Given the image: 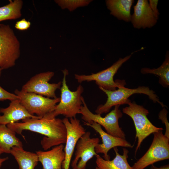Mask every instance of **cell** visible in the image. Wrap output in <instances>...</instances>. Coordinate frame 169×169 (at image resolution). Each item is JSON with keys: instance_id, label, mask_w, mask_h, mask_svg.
I'll list each match as a JSON object with an SVG mask.
<instances>
[{"instance_id": "52a82bcc", "label": "cell", "mask_w": 169, "mask_h": 169, "mask_svg": "<svg viewBox=\"0 0 169 169\" xmlns=\"http://www.w3.org/2000/svg\"><path fill=\"white\" fill-rule=\"evenodd\" d=\"M133 53L123 58H120L116 62L106 69L89 75L75 74V78L79 83L84 81H95L99 87L111 91L116 90V88L124 86L126 84L125 80L118 79L115 81L113 77L119 69L123 63L130 58Z\"/></svg>"}, {"instance_id": "8fae6325", "label": "cell", "mask_w": 169, "mask_h": 169, "mask_svg": "<svg viewBox=\"0 0 169 169\" xmlns=\"http://www.w3.org/2000/svg\"><path fill=\"white\" fill-rule=\"evenodd\" d=\"M90 132H86L79 139L76 144L75 157L72 161V169H85L88 161L98 154L95 148L99 143L98 138H91Z\"/></svg>"}, {"instance_id": "d6986e66", "label": "cell", "mask_w": 169, "mask_h": 169, "mask_svg": "<svg viewBox=\"0 0 169 169\" xmlns=\"http://www.w3.org/2000/svg\"><path fill=\"white\" fill-rule=\"evenodd\" d=\"M10 153L17 161L19 169H34L38 161L36 153L25 151L23 147H13Z\"/></svg>"}, {"instance_id": "3957f363", "label": "cell", "mask_w": 169, "mask_h": 169, "mask_svg": "<svg viewBox=\"0 0 169 169\" xmlns=\"http://www.w3.org/2000/svg\"><path fill=\"white\" fill-rule=\"evenodd\" d=\"M99 88L106 95L107 99L104 105H100L97 107L95 111L97 114L101 115L109 112L112 107L116 105L124 104L128 105L131 102L128 98L135 94L146 95L154 102L158 103L163 108L166 106L159 100L155 92L147 86H139L136 88L132 89L123 86L119 87L118 89L113 91L105 90L101 87Z\"/></svg>"}, {"instance_id": "9c48e42d", "label": "cell", "mask_w": 169, "mask_h": 169, "mask_svg": "<svg viewBox=\"0 0 169 169\" xmlns=\"http://www.w3.org/2000/svg\"><path fill=\"white\" fill-rule=\"evenodd\" d=\"M15 94L19 97L21 104L31 115L43 118L52 111L60 98L51 99L34 93L24 92L16 89Z\"/></svg>"}, {"instance_id": "4fadbf2b", "label": "cell", "mask_w": 169, "mask_h": 169, "mask_svg": "<svg viewBox=\"0 0 169 169\" xmlns=\"http://www.w3.org/2000/svg\"><path fill=\"white\" fill-rule=\"evenodd\" d=\"M84 124L93 128L100 135L102 143L97 144L95 148L96 154H103V157L105 160H110V156L108 155L109 151L111 149L117 146L132 148L133 146L125 139L112 136L105 132L101 126L98 124L92 122L90 123L83 121Z\"/></svg>"}, {"instance_id": "ba28073f", "label": "cell", "mask_w": 169, "mask_h": 169, "mask_svg": "<svg viewBox=\"0 0 169 169\" xmlns=\"http://www.w3.org/2000/svg\"><path fill=\"white\" fill-rule=\"evenodd\" d=\"M163 130L154 133L153 139L149 149L132 166L133 169H144L147 166L169 158V138Z\"/></svg>"}, {"instance_id": "8992f818", "label": "cell", "mask_w": 169, "mask_h": 169, "mask_svg": "<svg viewBox=\"0 0 169 169\" xmlns=\"http://www.w3.org/2000/svg\"><path fill=\"white\" fill-rule=\"evenodd\" d=\"M20 43L8 25H0V68L2 69L12 67L20 55Z\"/></svg>"}, {"instance_id": "44dd1931", "label": "cell", "mask_w": 169, "mask_h": 169, "mask_svg": "<svg viewBox=\"0 0 169 169\" xmlns=\"http://www.w3.org/2000/svg\"><path fill=\"white\" fill-rule=\"evenodd\" d=\"M8 4L0 7V23L3 21L16 19L21 15L23 2L21 0H9ZM0 23V25H1Z\"/></svg>"}, {"instance_id": "277c9868", "label": "cell", "mask_w": 169, "mask_h": 169, "mask_svg": "<svg viewBox=\"0 0 169 169\" xmlns=\"http://www.w3.org/2000/svg\"><path fill=\"white\" fill-rule=\"evenodd\" d=\"M81 99L83 105L81 106L79 114L82 115L81 118L84 121L88 123L92 122H96L102 126L107 133L115 137L125 139V135L119 124V119L123 116L122 112L119 109L120 105L115 106L113 110L103 117L100 115L92 112L82 96Z\"/></svg>"}, {"instance_id": "30bf717a", "label": "cell", "mask_w": 169, "mask_h": 169, "mask_svg": "<svg viewBox=\"0 0 169 169\" xmlns=\"http://www.w3.org/2000/svg\"><path fill=\"white\" fill-rule=\"evenodd\" d=\"M54 74L53 72L47 71L37 74L23 86L21 90L45 96L49 98H56L55 92L57 90L60 88L61 82L52 84L49 82Z\"/></svg>"}, {"instance_id": "484cf974", "label": "cell", "mask_w": 169, "mask_h": 169, "mask_svg": "<svg viewBox=\"0 0 169 169\" xmlns=\"http://www.w3.org/2000/svg\"><path fill=\"white\" fill-rule=\"evenodd\" d=\"M31 23L25 18L17 21L15 25V28L20 30H25L28 29L30 26Z\"/></svg>"}, {"instance_id": "5bb4252c", "label": "cell", "mask_w": 169, "mask_h": 169, "mask_svg": "<svg viewBox=\"0 0 169 169\" xmlns=\"http://www.w3.org/2000/svg\"><path fill=\"white\" fill-rule=\"evenodd\" d=\"M133 8L131 22L135 28H150L156 24L157 20L150 8L148 0H138Z\"/></svg>"}, {"instance_id": "83f0119b", "label": "cell", "mask_w": 169, "mask_h": 169, "mask_svg": "<svg viewBox=\"0 0 169 169\" xmlns=\"http://www.w3.org/2000/svg\"><path fill=\"white\" fill-rule=\"evenodd\" d=\"M150 169H169V165L167 164L160 167H157L152 164L151 165Z\"/></svg>"}, {"instance_id": "ac0fdd59", "label": "cell", "mask_w": 169, "mask_h": 169, "mask_svg": "<svg viewBox=\"0 0 169 169\" xmlns=\"http://www.w3.org/2000/svg\"><path fill=\"white\" fill-rule=\"evenodd\" d=\"M105 2L110 14L119 20L131 22V10L134 0H107Z\"/></svg>"}, {"instance_id": "d4e9b609", "label": "cell", "mask_w": 169, "mask_h": 169, "mask_svg": "<svg viewBox=\"0 0 169 169\" xmlns=\"http://www.w3.org/2000/svg\"><path fill=\"white\" fill-rule=\"evenodd\" d=\"M19 99L17 95L7 91L0 86V101L9 100L12 101Z\"/></svg>"}, {"instance_id": "7c38bea8", "label": "cell", "mask_w": 169, "mask_h": 169, "mask_svg": "<svg viewBox=\"0 0 169 169\" xmlns=\"http://www.w3.org/2000/svg\"><path fill=\"white\" fill-rule=\"evenodd\" d=\"M67 132V137L64 150L65 159L62 164V169H69L70 163L74 151L78 140L86 132L80 120L76 117L65 118L62 120Z\"/></svg>"}, {"instance_id": "5b68a950", "label": "cell", "mask_w": 169, "mask_h": 169, "mask_svg": "<svg viewBox=\"0 0 169 169\" xmlns=\"http://www.w3.org/2000/svg\"><path fill=\"white\" fill-rule=\"evenodd\" d=\"M129 106L123 108V113L130 116L133 121L136 130V138L138 139L135 155L143 141L151 134L163 130L162 127L154 125L147 117L148 110L142 106L131 102Z\"/></svg>"}, {"instance_id": "2e32d148", "label": "cell", "mask_w": 169, "mask_h": 169, "mask_svg": "<svg viewBox=\"0 0 169 169\" xmlns=\"http://www.w3.org/2000/svg\"><path fill=\"white\" fill-rule=\"evenodd\" d=\"M64 147L62 144L55 146L50 150L36 151L38 161L42 164L43 169H62L65 156Z\"/></svg>"}, {"instance_id": "7a4b0ae2", "label": "cell", "mask_w": 169, "mask_h": 169, "mask_svg": "<svg viewBox=\"0 0 169 169\" xmlns=\"http://www.w3.org/2000/svg\"><path fill=\"white\" fill-rule=\"evenodd\" d=\"M64 74L60 88L61 95L60 101L56 105L54 110L43 118L52 119L60 115H62L66 118L75 117L79 112L82 104L81 94L84 88L79 85L75 91H71L66 83V77L68 74V70L65 69L62 70Z\"/></svg>"}, {"instance_id": "9a60e30c", "label": "cell", "mask_w": 169, "mask_h": 169, "mask_svg": "<svg viewBox=\"0 0 169 169\" xmlns=\"http://www.w3.org/2000/svg\"><path fill=\"white\" fill-rule=\"evenodd\" d=\"M0 113L3 114L0 115V124L5 125L18 122L20 120L42 118L30 114L21 104L19 99L11 101L9 106L6 108H0Z\"/></svg>"}, {"instance_id": "7402d4cb", "label": "cell", "mask_w": 169, "mask_h": 169, "mask_svg": "<svg viewBox=\"0 0 169 169\" xmlns=\"http://www.w3.org/2000/svg\"><path fill=\"white\" fill-rule=\"evenodd\" d=\"M143 74H153L159 77V82L163 87H167L169 85V53L167 51L166 58L162 64L157 69L144 68L141 70Z\"/></svg>"}, {"instance_id": "ffe728a7", "label": "cell", "mask_w": 169, "mask_h": 169, "mask_svg": "<svg viewBox=\"0 0 169 169\" xmlns=\"http://www.w3.org/2000/svg\"><path fill=\"white\" fill-rule=\"evenodd\" d=\"M16 134L7 125L0 124V149L4 153H10L13 147H23L22 142L16 136Z\"/></svg>"}, {"instance_id": "6da1fadb", "label": "cell", "mask_w": 169, "mask_h": 169, "mask_svg": "<svg viewBox=\"0 0 169 169\" xmlns=\"http://www.w3.org/2000/svg\"><path fill=\"white\" fill-rule=\"evenodd\" d=\"M7 126L21 135L24 139L22 134L24 130L30 131L45 136L40 142L42 148L44 150L66 142V129L62 120L59 118H28L22 120L21 122L12 123Z\"/></svg>"}, {"instance_id": "4316f807", "label": "cell", "mask_w": 169, "mask_h": 169, "mask_svg": "<svg viewBox=\"0 0 169 169\" xmlns=\"http://www.w3.org/2000/svg\"><path fill=\"white\" fill-rule=\"evenodd\" d=\"M148 2L151 9L155 17L158 20L160 14L159 10L157 8L158 0H150Z\"/></svg>"}, {"instance_id": "cb8c5ba5", "label": "cell", "mask_w": 169, "mask_h": 169, "mask_svg": "<svg viewBox=\"0 0 169 169\" xmlns=\"http://www.w3.org/2000/svg\"><path fill=\"white\" fill-rule=\"evenodd\" d=\"M168 111L164 107L160 112L158 114L159 119L161 120L165 125L166 131L164 136L169 138V124L168 121L167 115Z\"/></svg>"}, {"instance_id": "f546056e", "label": "cell", "mask_w": 169, "mask_h": 169, "mask_svg": "<svg viewBox=\"0 0 169 169\" xmlns=\"http://www.w3.org/2000/svg\"><path fill=\"white\" fill-rule=\"evenodd\" d=\"M1 70H2V69H1V68H0V77L1 74Z\"/></svg>"}, {"instance_id": "e0dca14e", "label": "cell", "mask_w": 169, "mask_h": 169, "mask_svg": "<svg viewBox=\"0 0 169 169\" xmlns=\"http://www.w3.org/2000/svg\"><path fill=\"white\" fill-rule=\"evenodd\" d=\"M113 148L115 156L112 160H105L99 155L96 156L95 169H133L127 161L129 151L124 148L123 154L120 155L117 147Z\"/></svg>"}, {"instance_id": "f1b7e54d", "label": "cell", "mask_w": 169, "mask_h": 169, "mask_svg": "<svg viewBox=\"0 0 169 169\" xmlns=\"http://www.w3.org/2000/svg\"><path fill=\"white\" fill-rule=\"evenodd\" d=\"M3 153H4L3 152L2 150L0 149V155ZM8 157L3 158H1L0 157V168L3 163L6 161L8 160Z\"/></svg>"}, {"instance_id": "603a6c76", "label": "cell", "mask_w": 169, "mask_h": 169, "mask_svg": "<svg viewBox=\"0 0 169 169\" xmlns=\"http://www.w3.org/2000/svg\"><path fill=\"white\" fill-rule=\"evenodd\" d=\"M54 1L62 9H67L70 11H73L79 7L87 6L92 0H56Z\"/></svg>"}]
</instances>
